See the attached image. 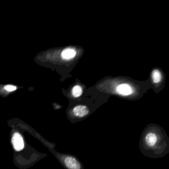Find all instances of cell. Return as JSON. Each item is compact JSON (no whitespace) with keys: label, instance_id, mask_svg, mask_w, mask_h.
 Here are the masks:
<instances>
[{"label":"cell","instance_id":"obj_1","mask_svg":"<svg viewBox=\"0 0 169 169\" xmlns=\"http://www.w3.org/2000/svg\"><path fill=\"white\" fill-rule=\"evenodd\" d=\"M140 149L146 157H164L169 152V138L165 131L157 124L148 125L141 133Z\"/></svg>","mask_w":169,"mask_h":169},{"label":"cell","instance_id":"obj_2","mask_svg":"<svg viewBox=\"0 0 169 169\" xmlns=\"http://www.w3.org/2000/svg\"><path fill=\"white\" fill-rule=\"evenodd\" d=\"M62 164L66 169H84L83 165L75 156L71 154L58 155Z\"/></svg>","mask_w":169,"mask_h":169},{"label":"cell","instance_id":"obj_3","mask_svg":"<svg viewBox=\"0 0 169 169\" xmlns=\"http://www.w3.org/2000/svg\"><path fill=\"white\" fill-rule=\"evenodd\" d=\"M90 115V110L84 105H79L74 107L70 111V116L73 123L79 122L86 118Z\"/></svg>","mask_w":169,"mask_h":169},{"label":"cell","instance_id":"obj_4","mask_svg":"<svg viewBox=\"0 0 169 169\" xmlns=\"http://www.w3.org/2000/svg\"><path fill=\"white\" fill-rule=\"evenodd\" d=\"M12 143L16 151H21L25 148V142L23 136L18 132L14 133L12 135Z\"/></svg>","mask_w":169,"mask_h":169},{"label":"cell","instance_id":"obj_5","mask_svg":"<svg viewBox=\"0 0 169 169\" xmlns=\"http://www.w3.org/2000/svg\"><path fill=\"white\" fill-rule=\"evenodd\" d=\"M117 91L119 94L122 95H129L133 93L131 87L127 84H122L117 88Z\"/></svg>","mask_w":169,"mask_h":169},{"label":"cell","instance_id":"obj_6","mask_svg":"<svg viewBox=\"0 0 169 169\" xmlns=\"http://www.w3.org/2000/svg\"><path fill=\"white\" fill-rule=\"evenodd\" d=\"M75 50L72 48H67L63 51L62 53V57L64 59H70L74 58L76 55Z\"/></svg>","mask_w":169,"mask_h":169},{"label":"cell","instance_id":"obj_7","mask_svg":"<svg viewBox=\"0 0 169 169\" xmlns=\"http://www.w3.org/2000/svg\"><path fill=\"white\" fill-rule=\"evenodd\" d=\"M152 77L154 83H158L162 80V74L158 70H154L152 73Z\"/></svg>","mask_w":169,"mask_h":169},{"label":"cell","instance_id":"obj_8","mask_svg":"<svg viewBox=\"0 0 169 169\" xmlns=\"http://www.w3.org/2000/svg\"><path fill=\"white\" fill-rule=\"evenodd\" d=\"M82 93V89L80 86H75L72 89V94L74 97H79Z\"/></svg>","mask_w":169,"mask_h":169},{"label":"cell","instance_id":"obj_9","mask_svg":"<svg viewBox=\"0 0 169 169\" xmlns=\"http://www.w3.org/2000/svg\"><path fill=\"white\" fill-rule=\"evenodd\" d=\"M5 89L8 91L9 92H12L16 90V87L14 86H11V85H7L5 86Z\"/></svg>","mask_w":169,"mask_h":169}]
</instances>
